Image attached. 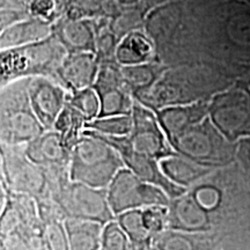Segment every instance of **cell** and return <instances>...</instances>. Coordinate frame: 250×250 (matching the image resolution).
<instances>
[{
	"label": "cell",
	"mask_w": 250,
	"mask_h": 250,
	"mask_svg": "<svg viewBox=\"0 0 250 250\" xmlns=\"http://www.w3.org/2000/svg\"><path fill=\"white\" fill-rule=\"evenodd\" d=\"M102 250H133L129 237L116 220L104 226L102 235Z\"/></svg>",
	"instance_id": "7402d4cb"
},
{
	"label": "cell",
	"mask_w": 250,
	"mask_h": 250,
	"mask_svg": "<svg viewBox=\"0 0 250 250\" xmlns=\"http://www.w3.org/2000/svg\"><path fill=\"white\" fill-rule=\"evenodd\" d=\"M104 1H108V0H77L79 4L78 8L85 9L87 12H96L102 7Z\"/></svg>",
	"instance_id": "484cf974"
},
{
	"label": "cell",
	"mask_w": 250,
	"mask_h": 250,
	"mask_svg": "<svg viewBox=\"0 0 250 250\" xmlns=\"http://www.w3.org/2000/svg\"><path fill=\"white\" fill-rule=\"evenodd\" d=\"M62 79L76 90L87 88L98 73V65L93 55L87 52H73L65 59L59 71Z\"/></svg>",
	"instance_id": "8fae6325"
},
{
	"label": "cell",
	"mask_w": 250,
	"mask_h": 250,
	"mask_svg": "<svg viewBox=\"0 0 250 250\" xmlns=\"http://www.w3.org/2000/svg\"><path fill=\"white\" fill-rule=\"evenodd\" d=\"M160 167L168 180L183 188L195 182L199 177L204 176L208 171L202 166L193 164L187 159L184 160L177 155L164 159L161 161Z\"/></svg>",
	"instance_id": "9a60e30c"
},
{
	"label": "cell",
	"mask_w": 250,
	"mask_h": 250,
	"mask_svg": "<svg viewBox=\"0 0 250 250\" xmlns=\"http://www.w3.org/2000/svg\"><path fill=\"white\" fill-rule=\"evenodd\" d=\"M153 46L147 37L132 33L123 40L117 48V59L122 64H142L151 58Z\"/></svg>",
	"instance_id": "e0dca14e"
},
{
	"label": "cell",
	"mask_w": 250,
	"mask_h": 250,
	"mask_svg": "<svg viewBox=\"0 0 250 250\" xmlns=\"http://www.w3.org/2000/svg\"><path fill=\"white\" fill-rule=\"evenodd\" d=\"M99 94L92 88L77 90L71 100V105L86 118H93L99 114L100 100Z\"/></svg>",
	"instance_id": "603a6c76"
},
{
	"label": "cell",
	"mask_w": 250,
	"mask_h": 250,
	"mask_svg": "<svg viewBox=\"0 0 250 250\" xmlns=\"http://www.w3.org/2000/svg\"><path fill=\"white\" fill-rule=\"evenodd\" d=\"M71 0H33L30 11L42 22H51L66 11Z\"/></svg>",
	"instance_id": "ffe728a7"
},
{
	"label": "cell",
	"mask_w": 250,
	"mask_h": 250,
	"mask_svg": "<svg viewBox=\"0 0 250 250\" xmlns=\"http://www.w3.org/2000/svg\"><path fill=\"white\" fill-rule=\"evenodd\" d=\"M192 197L196 199V202L210 214L212 212L217 211L219 206H220L221 195L220 192H218L217 189H214V188H197L195 192L192 193Z\"/></svg>",
	"instance_id": "d4e9b609"
},
{
	"label": "cell",
	"mask_w": 250,
	"mask_h": 250,
	"mask_svg": "<svg viewBox=\"0 0 250 250\" xmlns=\"http://www.w3.org/2000/svg\"><path fill=\"white\" fill-rule=\"evenodd\" d=\"M107 196L115 217L124 212L143 210L151 206L168 208L170 203V198L164 190L144 182L127 168L118 171L108 187Z\"/></svg>",
	"instance_id": "7a4b0ae2"
},
{
	"label": "cell",
	"mask_w": 250,
	"mask_h": 250,
	"mask_svg": "<svg viewBox=\"0 0 250 250\" xmlns=\"http://www.w3.org/2000/svg\"><path fill=\"white\" fill-rule=\"evenodd\" d=\"M94 129L98 130V133L109 137H123L130 134L133 129V118L127 115L120 116H109L104 120H99L89 124Z\"/></svg>",
	"instance_id": "d6986e66"
},
{
	"label": "cell",
	"mask_w": 250,
	"mask_h": 250,
	"mask_svg": "<svg viewBox=\"0 0 250 250\" xmlns=\"http://www.w3.org/2000/svg\"><path fill=\"white\" fill-rule=\"evenodd\" d=\"M71 250H102L104 225L96 221L67 218L64 221Z\"/></svg>",
	"instance_id": "7c38bea8"
},
{
	"label": "cell",
	"mask_w": 250,
	"mask_h": 250,
	"mask_svg": "<svg viewBox=\"0 0 250 250\" xmlns=\"http://www.w3.org/2000/svg\"><path fill=\"white\" fill-rule=\"evenodd\" d=\"M137 0H118V2H121V4H124V5H129V4H133V2H136Z\"/></svg>",
	"instance_id": "4316f807"
},
{
	"label": "cell",
	"mask_w": 250,
	"mask_h": 250,
	"mask_svg": "<svg viewBox=\"0 0 250 250\" xmlns=\"http://www.w3.org/2000/svg\"><path fill=\"white\" fill-rule=\"evenodd\" d=\"M98 138L102 139L103 142L108 143L116 151L120 153L121 158L123 159L124 165L127 169H130L133 174H136L144 182H147L153 186L159 187L160 189L167 193L170 199L177 198V197L184 195L187 189L183 187L177 186L167 179V176L161 170V167L156 164V160L148 156L139 154L132 151L126 145L123 137H109L96 132H89Z\"/></svg>",
	"instance_id": "277c9868"
},
{
	"label": "cell",
	"mask_w": 250,
	"mask_h": 250,
	"mask_svg": "<svg viewBox=\"0 0 250 250\" xmlns=\"http://www.w3.org/2000/svg\"><path fill=\"white\" fill-rule=\"evenodd\" d=\"M168 229L189 233L213 234L211 214L202 208L192 195L170 199L168 206Z\"/></svg>",
	"instance_id": "52a82bcc"
},
{
	"label": "cell",
	"mask_w": 250,
	"mask_h": 250,
	"mask_svg": "<svg viewBox=\"0 0 250 250\" xmlns=\"http://www.w3.org/2000/svg\"><path fill=\"white\" fill-rule=\"evenodd\" d=\"M124 140L132 151L154 160L162 161L169 156L176 155L166 143L164 134L156 125L154 118L142 109H136L132 132L130 133V137H125Z\"/></svg>",
	"instance_id": "5b68a950"
},
{
	"label": "cell",
	"mask_w": 250,
	"mask_h": 250,
	"mask_svg": "<svg viewBox=\"0 0 250 250\" xmlns=\"http://www.w3.org/2000/svg\"><path fill=\"white\" fill-rule=\"evenodd\" d=\"M42 236L46 250H71L64 223L55 220L45 223Z\"/></svg>",
	"instance_id": "44dd1931"
},
{
	"label": "cell",
	"mask_w": 250,
	"mask_h": 250,
	"mask_svg": "<svg viewBox=\"0 0 250 250\" xmlns=\"http://www.w3.org/2000/svg\"><path fill=\"white\" fill-rule=\"evenodd\" d=\"M143 220L153 237L168 229V208L151 206L143 208Z\"/></svg>",
	"instance_id": "cb8c5ba5"
},
{
	"label": "cell",
	"mask_w": 250,
	"mask_h": 250,
	"mask_svg": "<svg viewBox=\"0 0 250 250\" xmlns=\"http://www.w3.org/2000/svg\"><path fill=\"white\" fill-rule=\"evenodd\" d=\"M89 138L78 143L71 159L70 179L95 189L108 188L124 168L120 153L94 134L85 132Z\"/></svg>",
	"instance_id": "6da1fadb"
},
{
	"label": "cell",
	"mask_w": 250,
	"mask_h": 250,
	"mask_svg": "<svg viewBox=\"0 0 250 250\" xmlns=\"http://www.w3.org/2000/svg\"><path fill=\"white\" fill-rule=\"evenodd\" d=\"M65 147L61 134L51 133L31 143L27 156L35 165L61 164L65 158Z\"/></svg>",
	"instance_id": "4fadbf2b"
},
{
	"label": "cell",
	"mask_w": 250,
	"mask_h": 250,
	"mask_svg": "<svg viewBox=\"0 0 250 250\" xmlns=\"http://www.w3.org/2000/svg\"><path fill=\"white\" fill-rule=\"evenodd\" d=\"M122 74L114 67H103L98 77V92L102 102V116L123 115L130 109V100L122 83Z\"/></svg>",
	"instance_id": "ba28073f"
},
{
	"label": "cell",
	"mask_w": 250,
	"mask_h": 250,
	"mask_svg": "<svg viewBox=\"0 0 250 250\" xmlns=\"http://www.w3.org/2000/svg\"><path fill=\"white\" fill-rule=\"evenodd\" d=\"M59 37L72 51L94 50L93 35L89 23L85 21L71 20L59 26Z\"/></svg>",
	"instance_id": "ac0fdd59"
},
{
	"label": "cell",
	"mask_w": 250,
	"mask_h": 250,
	"mask_svg": "<svg viewBox=\"0 0 250 250\" xmlns=\"http://www.w3.org/2000/svg\"><path fill=\"white\" fill-rule=\"evenodd\" d=\"M117 224L129 237L133 250H152L154 237L143 220V210H132L116 215Z\"/></svg>",
	"instance_id": "5bb4252c"
},
{
	"label": "cell",
	"mask_w": 250,
	"mask_h": 250,
	"mask_svg": "<svg viewBox=\"0 0 250 250\" xmlns=\"http://www.w3.org/2000/svg\"><path fill=\"white\" fill-rule=\"evenodd\" d=\"M31 162V161H30ZM30 162H13L8 171L12 186L19 191L27 193H40L43 191L45 179L43 174Z\"/></svg>",
	"instance_id": "2e32d148"
},
{
	"label": "cell",
	"mask_w": 250,
	"mask_h": 250,
	"mask_svg": "<svg viewBox=\"0 0 250 250\" xmlns=\"http://www.w3.org/2000/svg\"><path fill=\"white\" fill-rule=\"evenodd\" d=\"M217 237L208 233L166 229L154 237L152 250H215Z\"/></svg>",
	"instance_id": "30bf717a"
},
{
	"label": "cell",
	"mask_w": 250,
	"mask_h": 250,
	"mask_svg": "<svg viewBox=\"0 0 250 250\" xmlns=\"http://www.w3.org/2000/svg\"><path fill=\"white\" fill-rule=\"evenodd\" d=\"M61 205L67 218L96 221L104 226L116 219L103 189L81 183L72 182L67 187L62 196Z\"/></svg>",
	"instance_id": "3957f363"
},
{
	"label": "cell",
	"mask_w": 250,
	"mask_h": 250,
	"mask_svg": "<svg viewBox=\"0 0 250 250\" xmlns=\"http://www.w3.org/2000/svg\"><path fill=\"white\" fill-rule=\"evenodd\" d=\"M29 94L34 114L45 127H50L62 114V89L45 80H37L31 83Z\"/></svg>",
	"instance_id": "9c48e42d"
},
{
	"label": "cell",
	"mask_w": 250,
	"mask_h": 250,
	"mask_svg": "<svg viewBox=\"0 0 250 250\" xmlns=\"http://www.w3.org/2000/svg\"><path fill=\"white\" fill-rule=\"evenodd\" d=\"M57 49L50 42L29 46L22 50H15L2 54V79L21 76L29 72L45 70L58 61L59 54L54 52Z\"/></svg>",
	"instance_id": "8992f818"
}]
</instances>
